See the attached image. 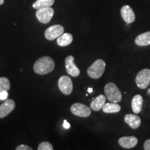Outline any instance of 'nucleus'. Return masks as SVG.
Here are the masks:
<instances>
[{
    "instance_id": "nucleus-1",
    "label": "nucleus",
    "mask_w": 150,
    "mask_h": 150,
    "mask_svg": "<svg viewBox=\"0 0 150 150\" xmlns=\"http://www.w3.org/2000/svg\"><path fill=\"white\" fill-rule=\"evenodd\" d=\"M55 64L52 58L44 56L35 61L33 65V70L38 74L44 75L50 73L54 70Z\"/></svg>"
},
{
    "instance_id": "nucleus-2",
    "label": "nucleus",
    "mask_w": 150,
    "mask_h": 150,
    "mask_svg": "<svg viewBox=\"0 0 150 150\" xmlns=\"http://www.w3.org/2000/svg\"><path fill=\"white\" fill-rule=\"evenodd\" d=\"M106 69V63L102 59H98L93 63L87 70V74L90 77L97 79L104 74Z\"/></svg>"
},
{
    "instance_id": "nucleus-3",
    "label": "nucleus",
    "mask_w": 150,
    "mask_h": 150,
    "mask_svg": "<svg viewBox=\"0 0 150 150\" xmlns=\"http://www.w3.org/2000/svg\"><path fill=\"white\" fill-rule=\"evenodd\" d=\"M104 93L110 102L117 103L122 100V94L117 86L113 83H108L105 86Z\"/></svg>"
},
{
    "instance_id": "nucleus-4",
    "label": "nucleus",
    "mask_w": 150,
    "mask_h": 150,
    "mask_svg": "<svg viewBox=\"0 0 150 150\" xmlns=\"http://www.w3.org/2000/svg\"><path fill=\"white\" fill-rule=\"evenodd\" d=\"M150 83V70L143 69L138 72L136 78V83L140 89H145Z\"/></svg>"
},
{
    "instance_id": "nucleus-5",
    "label": "nucleus",
    "mask_w": 150,
    "mask_h": 150,
    "mask_svg": "<svg viewBox=\"0 0 150 150\" xmlns=\"http://www.w3.org/2000/svg\"><path fill=\"white\" fill-rule=\"evenodd\" d=\"M54 11L51 7L38 9L35 13V16L39 22L42 24H47L51 21L54 16Z\"/></svg>"
},
{
    "instance_id": "nucleus-6",
    "label": "nucleus",
    "mask_w": 150,
    "mask_h": 150,
    "mask_svg": "<svg viewBox=\"0 0 150 150\" xmlns=\"http://www.w3.org/2000/svg\"><path fill=\"white\" fill-rule=\"evenodd\" d=\"M70 110L74 115L82 117H87L91 114V108L81 103H75L71 106Z\"/></svg>"
},
{
    "instance_id": "nucleus-7",
    "label": "nucleus",
    "mask_w": 150,
    "mask_h": 150,
    "mask_svg": "<svg viewBox=\"0 0 150 150\" xmlns=\"http://www.w3.org/2000/svg\"><path fill=\"white\" fill-rule=\"evenodd\" d=\"M64 33V28L60 24H56L46 29L45 36L49 40H54Z\"/></svg>"
},
{
    "instance_id": "nucleus-8",
    "label": "nucleus",
    "mask_w": 150,
    "mask_h": 150,
    "mask_svg": "<svg viewBox=\"0 0 150 150\" xmlns=\"http://www.w3.org/2000/svg\"><path fill=\"white\" fill-rule=\"evenodd\" d=\"M59 88L64 95H69L72 93L73 90V83L70 77L68 76H62L58 82Z\"/></svg>"
},
{
    "instance_id": "nucleus-9",
    "label": "nucleus",
    "mask_w": 150,
    "mask_h": 150,
    "mask_svg": "<svg viewBox=\"0 0 150 150\" xmlns=\"http://www.w3.org/2000/svg\"><path fill=\"white\" fill-rule=\"evenodd\" d=\"M74 58L72 56H68L65 58V67L67 73L71 76L76 77L79 75L80 70L78 68L77 66L74 64Z\"/></svg>"
},
{
    "instance_id": "nucleus-10",
    "label": "nucleus",
    "mask_w": 150,
    "mask_h": 150,
    "mask_svg": "<svg viewBox=\"0 0 150 150\" xmlns=\"http://www.w3.org/2000/svg\"><path fill=\"white\" fill-rule=\"evenodd\" d=\"M16 107V103L13 99H6L0 106V118H4L10 114Z\"/></svg>"
},
{
    "instance_id": "nucleus-11",
    "label": "nucleus",
    "mask_w": 150,
    "mask_h": 150,
    "mask_svg": "<svg viewBox=\"0 0 150 150\" xmlns=\"http://www.w3.org/2000/svg\"><path fill=\"white\" fill-rule=\"evenodd\" d=\"M121 16L122 17L123 20L127 22V24H131L135 21V14L132 8L128 5H125L122 7L121 8Z\"/></svg>"
},
{
    "instance_id": "nucleus-12",
    "label": "nucleus",
    "mask_w": 150,
    "mask_h": 150,
    "mask_svg": "<svg viewBox=\"0 0 150 150\" xmlns=\"http://www.w3.org/2000/svg\"><path fill=\"white\" fill-rule=\"evenodd\" d=\"M120 145L126 149L134 147L138 144V139L135 136H127L120 138L118 140Z\"/></svg>"
},
{
    "instance_id": "nucleus-13",
    "label": "nucleus",
    "mask_w": 150,
    "mask_h": 150,
    "mask_svg": "<svg viewBox=\"0 0 150 150\" xmlns=\"http://www.w3.org/2000/svg\"><path fill=\"white\" fill-rule=\"evenodd\" d=\"M125 121L132 129H136L140 127L141 120L138 115L134 114H127L125 116Z\"/></svg>"
},
{
    "instance_id": "nucleus-14",
    "label": "nucleus",
    "mask_w": 150,
    "mask_h": 150,
    "mask_svg": "<svg viewBox=\"0 0 150 150\" xmlns=\"http://www.w3.org/2000/svg\"><path fill=\"white\" fill-rule=\"evenodd\" d=\"M106 104V96L100 95L97 96L91 104V108L95 111H99L102 109L103 106Z\"/></svg>"
},
{
    "instance_id": "nucleus-15",
    "label": "nucleus",
    "mask_w": 150,
    "mask_h": 150,
    "mask_svg": "<svg viewBox=\"0 0 150 150\" xmlns=\"http://www.w3.org/2000/svg\"><path fill=\"white\" fill-rule=\"evenodd\" d=\"M135 43L140 47L150 45V31L145 32L137 36Z\"/></svg>"
},
{
    "instance_id": "nucleus-16",
    "label": "nucleus",
    "mask_w": 150,
    "mask_h": 150,
    "mask_svg": "<svg viewBox=\"0 0 150 150\" xmlns=\"http://www.w3.org/2000/svg\"><path fill=\"white\" fill-rule=\"evenodd\" d=\"M142 106V97L140 95H136L133 97L131 102V107L135 113H139Z\"/></svg>"
},
{
    "instance_id": "nucleus-17",
    "label": "nucleus",
    "mask_w": 150,
    "mask_h": 150,
    "mask_svg": "<svg viewBox=\"0 0 150 150\" xmlns=\"http://www.w3.org/2000/svg\"><path fill=\"white\" fill-rule=\"evenodd\" d=\"M73 40V36L70 33H63L57 38V44L60 47H66L71 44Z\"/></svg>"
},
{
    "instance_id": "nucleus-18",
    "label": "nucleus",
    "mask_w": 150,
    "mask_h": 150,
    "mask_svg": "<svg viewBox=\"0 0 150 150\" xmlns=\"http://www.w3.org/2000/svg\"><path fill=\"white\" fill-rule=\"evenodd\" d=\"M102 110L106 113H115L121 110V106L117 103H106L103 106Z\"/></svg>"
},
{
    "instance_id": "nucleus-19",
    "label": "nucleus",
    "mask_w": 150,
    "mask_h": 150,
    "mask_svg": "<svg viewBox=\"0 0 150 150\" xmlns=\"http://www.w3.org/2000/svg\"><path fill=\"white\" fill-rule=\"evenodd\" d=\"M54 0H36L33 4V8L35 9L44 8L47 7H51L54 4Z\"/></svg>"
},
{
    "instance_id": "nucleus-20",
    "label": "nucleus",
    "mask_w": 150,
    "mask_h": 150,
    "mask_svg": "<svg viewBox=\"0 0 150 150\" xmlns=\"http://www.w3.org/2000/svg\"><path fill=\"white\" fill-rule=\"evenodd\" d=\"M11 88V83L6 77H0V92L8 91Z\"/></svg>"
},
{
    "instance_id": "nucleus-21",
    "label": "nucleus",
    "mask_w": 150,
    "mask_h": 150,
    "mask_svg": "<svg viewBox=\"0 0 150 150\" xmlns=\"http://www.w3.org/2000/svg\"><path fill=\"white\" fill-rule=\"evenodd\" d=\"M38 150H53V146L49 142H41L38 147Z\"/></svg>"
},
{
    "instance_id": "nucleus-22",
    "label": "nucleus",
    "mask_w": 150,
    "mask_h": 150,
    "mask_svg": "<svg viewBox=\"0 0 150 150\" xmlns=\"http://www.w3.org/2000/svg\"><path fill=\"white\" fill-rule=\"evenodd\" d=\"M16 150H32V148L29 147V146L25 145H18L16 148Z\"/></svg>"
},
{
    "instance_id": "nucleus-23",
    "label": "nucleus",
    "mask_w": 150,
    "mask_h": 150,
    "mask_svg": "<svg viewBox=\"0 0 150 150\" xmlns=\"http://www.w3.org/2000/svg\"><path fill=\"white\" fill-rule=\"evenodd\" d=\"M8 97V93L7 91L0 92V100H6Z\"/></svg>"
},
{
    "instance_id": "nucleus-24",
    "label": "nucleus",
    "mask_w": 150,
    "mask_h": 150,
    "mask_svg": "<svg viewBox=\"0 0 150 150\" xmlns=\"http://www.w3.org/2000/svg\"><path fill=\"white\" fill-rule=\"evenodd\" d=\"M144 149L145 150H150V139L147 140L144 143Z\"/></svg>"
},
{
    "instance_id": "nucleus-25",
    "label": "nucleus",
    "mask_w": 150,
    "mask_h": 150,
    "mask_svg": "<svg viewBox=\"0 0 150 150\" xmlns=\"http://www.w3.org/2000/svg\"><path fill=\"white\" fill-rule=\"evenodd\" d=\"M63 127H64V128L66 129H70V123H69L67 120H64V122H63Z\"/></svg>"
},
{
    "instance_id": "nucleus-26",
    "label": "nucleus",
    "mask_w": 150,
    "mask_h": 150,
    "mask_svg": "<svg viewBox=\"0 0 150 150\" xmlns=\"http://www.w3.org/2000/svg\"><path fill=\"white\" fill-rule=\"evenodd\" d=\"M88 92L89 93H91L92 92H93V88H90L88 89Z\"/></svg>"
},
{
    "instance_id": "nucleus-27",
    "label": "nucleus",
    "mask_w": 150,
    "mask_h": 150,
    "mask_svg": "<svg viewBox=\"0 0 150 150\" xmlns=\"http://www.w3.org/2000/svg\"><path fill=\"white\" fill-rule=\"evenodd\" d=\"M4 2V0H0V5H2Z\"/></svg>"
},
{
    "instance_id": "nucleus-28",
    "label": "nucleus",
    "mask_w": 150,
    "mask_h": 150,
    "mask_svg": "<svg viewBox=\"0 0 150 150\" xmlns=\"http://www.w3.org/2000/svg\"><path fill=\"white\" fill-rule=\"evenodd\" d=\"M149 92H150V89H149Z\"/></svg>"
}]
</instances>
